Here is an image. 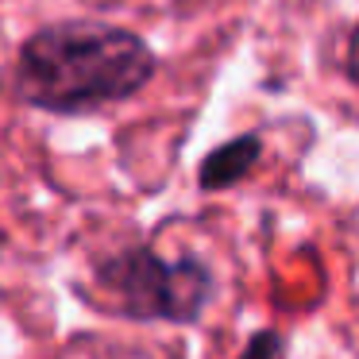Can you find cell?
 <instances>
[{"label":"cell","mask_w":359,"mask_h":359,"mask_svg":"<svg viewBox=\"0 0 359 359\" xmlns=\"http://www.w3.org/2000/svg\"><path fill=\"white\" fill-rule=\"evenodd\" d=\"M158 70L147 39L116 24L58 20L27 35L16 55V97L39 112L86 116L124 104Z\"/></svg>","instance_id":"1"},{"label":"cell","mask_w":359,"mask_h":359,"mask_svg":"<svg viewBox=\"0 0 359 359\" xmlns=\"http://www.w3.org/2000/svg\"><path fill=\"white\" fill-rule=\"evenodd\" d=\"M97 282L112 297V309L135 320L194 325L212 290V274L197 259L155 255L151 248H128L97 266Z\"/></svg>","instance_id":"2"},{"label":"cell","mask_w":359,"mask_h":359,"mask_svg":"<svg viewBox=\"0 0 359 359\" xmlns=\"http://www.w3.org/2000/svg\"><path fill=\"white\" fill-rule=\"evenodd\" d=\"M259 155H263V140H259L255 132L240 135V140H228V143H220L217 151H209V158L201 163L197 182H201V189H209V194L228 189V186H236L240 178H248V174L255 170Z\"/></svg>","instance_id":"3"}]
</instances>
